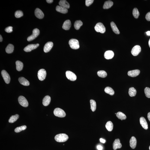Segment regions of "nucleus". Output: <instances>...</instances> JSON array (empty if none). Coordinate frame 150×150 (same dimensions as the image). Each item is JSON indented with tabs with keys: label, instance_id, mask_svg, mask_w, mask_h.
<instances>
[{
	"label": "nucleus",
	"instance_id": "f257e3e1",
	"mask_svg": "<svg viewBox=\"0 0 150 150\" xmlns=\"http://www.w3.org/2000/svg\"><path fill=\"white\" fill-rule=\"evenodd\" d=\"M68 138V136L64 133H61L57 135L55 137V140L59 142H63L66 141Z\"/></svg>",
	"mask_w": 150,
	"mask_h": 150
},
{
	"label": "nucleus",
	"instance_id": "f03ea898",
	"mask_svg": "<svg viewBox=\"0 0 150 150\" xmlns=\"http://www.w3.org/2000/svg\"><path fill=\"white\" fill-rule=\"evenodd\" d=\"M69 44L72 49H76L79 48V42L76 39H72L69 41Z\"/></svg>",
	"mask_w": 150,
	"mask_h": 150
},
{
	"label": "nucleus",
	"instance_id": "7ed1b4c3",
	"mask_svg": "<svg viewBox=\"0 0 150 150\" xmlns=\"http://www.w3.org/2000/svg\"><path fill=\"white\" fill-rule=\"evenodd\" d=\"M94 29L97 32H100L103 34L105 32L106 28L104 25L101 22H98L97 24L95 27Z\"/></svg>",
	"mask_w": 150,
	"mask_h": 150
},
{
	"label": "nucleus",
	"instance_id": "20e7f679",
	"mask_svg": "<svg viewBox=\"0 0 150 150\" xmlns=\"http://www.w3.org/2000/svg\"><path fill=\"white\" fill-rule=\"evenodd\" d=\"M53 113L55 116L59 117H64L66 115V114L64 111L59 108L55 109Z\"/></svg>",
	"mask_w": 150,
	"mask_h": 150
},
{
	"label": "nucleus",
	"instance_id": "39448f33",
	"mask_svg": "<svg viewBox=\"0 0 150 150\" xmlns=\"http://www.w3.org/2000/svg\"><path fill=\"white\" fill-rule=\"evenodd\" d=\"M40 30L37 28H35L33 31L32 35L28 37L27 40L28 41H30L34 40L40 34Z\"/></svg>",
	"mask_w": 150,
	"mask_h": 150
},
{
	"label": "nucleus",
	"instance_id": "423d86ee",
	"mask_svg": "<svg viewBox=\"0 0 150 150\" xmlns=\"http://www.w3.org/2000/svg\"><path fill=\"white\" fill-rule=\"evenodd\" d=\"M46 75V71L44 69H41L39 70L38 73V76L39 79L42 81L45 79Z\"/></svg>",
	"mask_w": 150,
	"mask_h": 150
},
{
	"label": "nucleus",
	"instance_id": "0eeeda50",
	"mask_svg": "<svg viewBox=\"0 0 150 150\" xmlns=\"http://www.w3.org/2000/svg\"><path fill=\"white\" fill-rule=\"evenodd\" d=\"M19 102L21 105L24 107H27L28 105V103L27 100L23 96H21L19 97Z\"/></svg>",
	"mask_w": 150,
	"mask_h": 150
},
{
	"label": "nucleus",
	"instance_id": "6e6552de",
	"mask_svg": "<svg viewBox=\"0 0 150 150\" xmlns=\"http://www.w3.org/2000/svg\"><path fill=\"white\" fill-rule=\"evenodd\" d=\"M66 76L69 80L74 81L76 80L77 77L75 74L70 71H67L66 72Z\"/></svg>",
	"mask_w": 150,
	"mask_h": 150
},
{
	"label": "nucleus",
	"instance_id": "1a4fd4ad",
	"mask_svg": "<svg viewBox=\"0 0 150 150\" xmlns=\"http://www.w3.org/2000/svg\"><path fill=\"white\" fill-rule=\"evenodd\" d=\"M1 75L3 78L4 82L8 84L10 83V78L9 75L5 70H2L1 72Z\"/></svg>",
	"mask_w": 150,
	"mask_h": 150
},
{
	"label": "nucleus",
	"instance_id": "9d476101",
	"mask_svg": "<svg viewBox=\"0 0 150 150\" xmlns=\"http://www.w3.org/2000/svg\"><path fill=\"white\" fill-rule=\"evenodd\" d=\"M39 45V44L37 43L36 44H31L28 45L24 49V51L26 52L31 51L34 49H36Z\"/></svg>",
	"mask_w": 150,
	"mask_h": 150
},
{
	"label": "nucleus",
	"instance_id": "9b49d317",
	"mask_svg": "<svg viewBox=\"0 0 150 150\" xmlns=\"http://www.w3.org/2000/svg\"><path fill=\"white\" fill-rule=\"evenodd\" d=\"M141 48L139 45L135 46L132 49L131 51L132 54L133 56H137L141 52Z\"/></svg>",
	"mask_w": 150,
	"mask_h": 150
},
{
	"label": "nucleus",
	"instance_id": "f8f14e48",
	"mask_svg": "<svg viewBox=\"0 0 150 150\" xmlns=\"http://www.w3.org/2000/svg\"><path fill=\"white\" fill-rule=\"evenodd\" d=\"M34 14L36 17L40 19H42L44 16L42 11L39 8H38L36 9L34 11Z\"/></svg>",
	"mask_w": 150,
	"mask_h": 150
},
{
	"label": "nucleus",
	"instance_id": "ddd939ff",
	"mask_svg": "<svg viewBox=\"0 0 150 150\" xmlns=\"http://www.w3.org/2000/svg\"><path fill=\"white\" fill-rule=\"evenodd\" d=\"M53 43L52 42H48L45 45L43 50L45 52H48L52 49L53 46Z\"/></svg>",
	"mask_w": 150,
	"mask_h": 150
},
{
	"label": "nucleus",
	"instance_id": "4468645a",
	"mask_svg": "<svg viewBox=\"0 0 150 150\" xmlns=\"http://www.w3.org/2000/svg\"><path fill=\"white\" fill-rule=\"evenodd\" d=\"M114 52L112 51L109 50L105 52L104 56L105 58L107 60L113 58L114 56Z\"/></svg>",
	"mask_w": 150,
	"mask_h": 150
},
{
	"label": "nucleus",
	"instance_id": "2eb2a0df",
	"mask_svg": "<svg viewBox=\"0 0 150 150\" xmlns=\"http://www.w3.org/2000/svg\"><path fill=\"white\" fill-rule=\"evenodd\" d=\"M122 147V145L120 142L119 139H115L113 143V148L114 150H116L118 148H121Z\"/></svg>",
	"mask_w": 150,
	"mask_h": 150
},
{
	"label": "nucleus",
	"instance_id": "dca6fc26",
	"mask_svg": "<svg viewBox=\"0 0 150 150\" xmlns=\"http://www.w3.org/2000/svg\"><path fill=\"white\" fill-rule=\"evenodd\" d=\"M140 70H135L129 71L128 73V75L129 76L131 77H135L139 75L140 74Z\"/></svg>",
	"mask_w": 150,
	"mask_h": 150
},
{
	"label": "nucleus",
	"instance_id": "f3484780",
	"mask_svg": "<svg viewBox=\"0 0 150 150\" xmlns=\"http://www.w3.org/2000/svg\"><path fill=\"white\" fill-rule=\"evenodd\" d=\"M141 125L145 130L148 129V124L145 118L143 117H141L139 119Z\"/></svg>",
	"mask_w": 150,
	"mask_h": 150
},
{
	"label": "nucleus",
	"instance_id": "a211bd4d",
	"mask_svg": "<svg viewBox=\"0 0 150 150\" xmlns=\"http://www.w3.org/2000/svg\"><path fill=\"white\" fill-rule=\"evenodd\" d=\"M71 26V22L69 20H67L64 22L62 26L63 29L65 30H69Z\"/></svg>",
	"mask_w": 150,
	"mask_h": 150
},
{
	"label": "nucleus",
	"instance_id": "6ab92c4d",
	"mask_svg": "<svg viewBox=\"0 0 150 150\" xmlns=\"http://www.w3.org/2000/svg\"><path fill=\"white\" fill-rule=\"evenodd\" d=\"M19 81L21 84L25 86H28L30 85V82L27 79L23 77H20L19 79Z\"/></svg>",
	"mask_w": 150,
	"mask_h": 150
},
{
	"label": "nucleus",
	"instance_id": "aec40b11",
	"mask_svg": "<svg viewBox=\"0 0 150 150\" xmlns=\"http://www.w3.org/2000/svg\"><path fill=\"white\" fill-rule=\"evenodd\" d=\"M136 143L137 141L136 138L134 136H132L130 141V146L132 149H134L136 147Z\"/></svg>",
	"mask_w": 150,
	"mask_h": 150
},
{
	"label": "nucleus",
	"instance_id": "412c9836",
	"mask_svg": "<svg viewBox=\"0 0 150 150\" xmlns=\"http://www.w3.org/2000/svg\"><path fill=\"white\" fill-rule=\"evenodd\" d=\"M59 4L60 6L64 8L67 9H69L70 7L69 4L65 0H61L59 1Z\"/></svg>",
	"mask_w": 150,
	"mask_h": 150
},
{
	"label": "nucleus",
	"instance_id": "4be33fe9",
	"mask_svg": "<svg viewBox=\"0 0 150 150\" xmlns=\"http://www.w3.org/2000/svg\"><path fill=\"white\" fill-rule=\"evenodd\" d=\"M56 9L57 11L59 12L64 14L67 13L68 12V9L61 6H60L58 5L56 7Z\"/></svg>",
	"mask_w": 150,
	"mask_h": 150
},
{
	"label": "nucleus",
	"instance_id": "5701e85b",
	"mask_svg": "<svg viewBox=\"0 0 150 150\" xmlns=\"http://www.w3.org/2000/svg\"><path fill=\"white\" fill-rule=\"evenodd\" d=\"M51 97L47 95L45 97L43 100V104L45 106H47L49 105L51 101Z\"/></svg>",
	"mask_w": 150,
	"mask_h": 150
},
{
	"label": "nucleus",
	"instance_id": "b1692460",
	"mask_svg": "<svg viewBox=\"0 0 150 150\" xmlns=\"http://www.w3.org/2000/svg\"><path fill=\"white\" fill-rule=\"evenodd\" d=\"M111 26V27L112 31L117 34H120V32L117 27L116 24L113 22H112L110 23Z\"/></svg>",
	"mask_w": 150,
	"mask_h": 150
},
{
	"label": "nucleus",
	"instance_id": "393cba45",
	"mask_svg": "<svg viewBox=\"0 0 150 150\" xmlns=\"http://www.w3.org/2000/svg\"><path fill=\"white\" fill-rule=\"evenodd\" d=\"M16 70L18 71H21L23 67L22 63L20 61H16Z\"/></svg>",
	"mask_w": 150,
	"mask_h": 150
},
{
	"label": "nucleus",
	"instance_id": "a878e982",
	"mask_svg": "<svg viewBox=\"0 0 150 150\" xmlns=\"http://www.w3.org/2000/svg\"><path fill=\"white\" fill-rule=\"evenodd\" d=\"M113 2L112 1L109 0L105 1L103 6V8L104 9H108L110 8L113 5Z\"/></svg>",
	"mask_w": 150,
	"mask_h": 150
},
{
	"label": "nucleus",
	"instance_id": "bb28decb",
	"mask_svg": "<svg viewBox=\"0 0 150 150\" xmlns=\"http://www.w3.org/2000/svg\"><path fill=\"white\" fill-rule=\"evenodd\" d=\"M14 49V46L12 44H9L5 49L6 52L8 53H11L12 52Z\"/></svg>",
	"mask_w": 150,
	"mask_h": 150
},
{
	"label": "nucleus",
	"instance_id": "cd10ccee",
	"mask_svg": "<svg viewBox=\"0 0 150 150\" xmlns=\"http://www.w3.org/2000/svg\"><path fill=\"white\" fill-rule=\"evenodd\" d=\"M105 127L108 131H112L113 128V124L111 121H108L106 124Z\"/></svg>",
	"mask_w": 150,
	"mask_h": 150
},
{
	"label": "nucleus",
	"instance_id": "c85d7f7f",
	"mask_svg": "<svg viewBox=\"0 0 150 150\" xmlns=\"http://www.w3.org/2000/svg\"><path fill=\"white\" fill-rule=\"evenodd\" d=\"M116 116L118 119L122 120H125L126 119L127 117L126 115L123 112H118L116 114Z\"/></svg>",
	"mask_w": 150,
	"mask_h": 150
},
{
	"label": "nucleus",
	"instance_id": "c756f323",
	"mask_svg": "<svg viewBox=\"0 0 150 150\" xmlns=\"http://www.w3.org/2000/svg\"><path fill=\"white\" fill-rule=\"evenodd\" d=\"M128 94L131 97H135L136 94V91L134 88H130L129 89Z\"/></svg>",
	"mask_w": 150,
	"mask_h": 150
},
{
	"label": "nucleus",
	"instance_id": "7c9ffc66",
	"mask_svg": "<svg viewBox=\"0 0 150 150\" xmlns=\"http://www.w3.org/2000/svg\"><path fill=\"white\" fill-rule=\"evenodd\" d=\"M82 24L83 23L82 21L80 20L76 21L74 24L75 28L76 30H78L82 26Z\"/></svg>",
	"mask_w": 150,
	"mask_h": 150
},
{
	"label": "nucleus",
	"instance_id": "2f4dec72",
	"mask_svg": "<svg viewBox=\"0 0 150 150\" xmlns=\"http://www.w3.org/2000/svg\"><path fill=\"white\" fill-rule=\"evenodd\" d=\"M105 91L106 93L113 95L115 94V92L112 88L109 87H106L105 89Z\"/></svg>",
	"mask_w": 150,
	"mask_h": 150
},
{
	"label": "nucleus",
	"instance_id": "473e14b6",
	"mask_svg": "<svg viewBox=\"0 0 150 150\" xmlns=\"http://www.w3.org/2000/svg\"><path fill=\"white\" fill-rule=\"evenodd\" d=\"M19 118V115L18 114H16L15 115H13L10 117L9 120V122L10 123H12L16 121Z\"/></svg>",
	"mask_w": 150,
	"mask_h": 150
},
{
	"label": "nucleus",
	"instance_id": "72a5a7b5",
	"mask_svg": "<svg viewBox=\"0 0 150 150\" xmlns=\"http://www.w3.org/2000/svg\"><path fill=\"white\" fill-rule=\"evenodd\" d=\"M90 102L91 106V109L93 112H94L96 109V103L95 101L93 100H90Z\"/></svg>",
	"mask_w": 150,
	"mask_h": 150
},
{
	"label": "nucleus",
	"instance_id": "f704fd0d",
	"mask_svg": "<svg viewBox=\"0 0 150 150\" xmlns=\"http://www.w3.org/2000/svg\"><path fill=\"white\" fill-rule=\"evenodd\" d=\"M97 74L100 77L102 78L106 77L107 76V73L103 70H100L98 72Z\"/></svg>",
	"mask_w": 150,
	"mask_h": 150
},
{
	"label": "nucleus",
	"instance_id": "c9c22d12",
	"mask_svg": "<svg viewBox=\"0 0 150 150\" xmlns=\"http://www.w3.org/2000/svg\"><path fill=\"white\" fill-rule=\"evenodd\" d=\"M27 127L26 125H23L20 127L16 128L15 130V131L16 133H19L26 129Z\"/></svg>",
	"mask_w": 150,
	"mask_h": 150
},
{
	"label": "nucleus",
	"instance_id": "e433bc0d",
	"mask_svg": "<svg viewBox=\"0 0 150 150\" xmlns=\"http://www.w3.org/2000/svg\"><path fill=\"white\" fill-rule=\"evenodd\" d=\"M133 15L135 18L137 19L138 18L139 15V13L138 9L135 8L133 10Z\"/></svg>",
	"mask_w": 150,
	"mask_h": 150
},
{
	"label": "nucleus",
	"instance_id": "4c0bfd02",
	"mask_svg": "<svg viewBox=\"0 0 150 150\" xmlns=\"http://www.w3.org/2000/svg\"><path fill=\"white\" fill-rule=\"evenodd\" d=\"M23 13L22 11L20 10H18L15 13V16L16 18H20L23 16Z\"/></svg>",
	"mask_w": 150,
	"mask_h": 150
},
{
	"label": "nucleus",
	"instance_id": "58836bf2",
	"mask_svg": "<svg viewBox=\"0 0 150 150\" xmlns=\"http://www.w3.org/2000/svg\"><path fill=\"white\" fill-rule=\"evenodd\" d=\"M145 96L148 98H150V88L148 87L145 88L144 90Z\"/></svg>",
	"mask_w": 150,
	"mask_h": 150
},
{
	"label": "nucleus",
	"instance_id": "ea45409f",
	"mask_svg": "<svg viewBox=\"0 0 150 150\" xmlns=\"http://www.w3.org/2000/svg\"><path fill=\"white\" fill-rule=\"evenodd\" d=\"M94 1V0H86L85 1V4L86 6H89L93 4Z\"/></svg>",
	"mask_w": 150,
	"mask_h": 150
},
{
	"label": "nucleus",
	"instance_id": "a19ab883",
	"mask_svg": "<svg viewBox=\"0 0 150 150\" xmlns=\"http://www.w3.org/2000/svg\"><path fill=\"white\" fill-rule=\"evenodd\" d=\"M5 31L7 33H11L13 31V27L11 26L7 27L5 28Z\"/></svg>",
	"mask_w": 150,
	"mask_h": 150
},
{
	"label": "nucleus",
	"instance_id": "79ce46f5",
	"mask_svg": "<svg viewBox=\"0 0 150 150\" xmlns=\"http://www.w3.org/2000/svg\"><path fill=\"white\" fill-rule=\"evenodd\" d=\"M145 18L147 20L150 21V12H148L146 14L145 16Z\"/></svg>",
	"mask_w": 150,
	"mask_h": 150
},
{
	"label": "nucleus",
	"instance_id": "37998d69",
	"mask_svg": "<svg viewBox=\"0 0 150 150\" xmlns=\"http://www.w3.org/2000/svg\"><path fill=\"white\" fill-rule=\"evenodd\" d=\"M97 149L98 150H102L103 149V147L101 145H98L97 146Z\"/></svg>",
	"mask_w": 150,
	"mask_h": 150
},
{
	"label": "nucleus",
	"instance_id": "c03bdc74",
	"mask_svg": "<svg viewBox=\"0 0 150 150\" xmlns=\"http://www.w3.org/2000/svg\"><path fill=\"white\" fill-rule=\"evenodd\" d=\"M100 142L103 143H105L106 142V141L103 139L101 138L100 139Z\"/></svg>",
	"mask_w": 150,
	"mask_h": 150
},
{
	"label": "nucleus",
	"instance_id": "a18cd8bd",
	"mask_svg": "<svg viewBox=\"0 0 150 150\" xmlns=\"http://www.w3.org/2000/svg\"><path fill=\"white\" fill-rule=\"evenodd\" d=\"M46 1L48 3L51 4L53 2V0H46Z\"/></svg>",
	"mask_w": 150,
	"mask_h": 150
},
{
	"label": "nucleus",
	"instance_id": "49530a36",
	"mask_svg": "<svg viewBox=\"0 0 150 150\" xmlns=\"http://www.w3.org/2000/svg\"><path fill=\"white\" fill-rule=\"evenodd\" d=\"M147 117L150 122V112H148L147 115Z\"/></svg>",
	"mask_w": 150,
	"mask_h": 150
},
{
	"label": "nucleus",
	"instance_id": "de8ad7c7",
	"mask_svg": "<svg viewBox=\"0 0 150 150\" xmlns=\"http://www.w3.org/2000/svg\"><path fill=\"white\" fill-rule=\"evenodd\" d=\"M146 33L147 35H148L150 36V31H147V32H146Z\"/></svg>",
	"mask_w": 150,
	"mask_h": 150
},
{
	"label": "nucleus",
	"instance_id": "09e8293b",
	"mask_svg": "<svg viewBox=\"0 0 150 150\" xmlns=\"http://www.w3.org/2000/svg\"><path fill=\"white\" fill-rule=\"evenodd\" d=\"M3 38L1 35H0V41L1 42L2 41Z\"/></svg>",
	"mask_w": 150,
	"mask_h": 150
},
{
	"label": "nucleus",
	"instance_id": "8fccbe9b",
	"mask_svg": "<svg viewBox=\"0 0 150 150\" xmlns=\"http://www.w3.org/2000/svg\"><path fill=\"white\" fill-rule=\"evenodd\" d=\"M148 44H149V45L150 47V39L149 40V42H148Z\"/></svg>",
	"mask_w": 150,
	"mask_h": 150
},
{
	"label": "nucleus",
	"instance_id": "3c124183",
	"mask_svg": "<svg viewBox=\"0 0 150 150\" xmlns=\"http://www.w3.org/2000/svg\"><path fill=\"white\" fill-rule=\"evenodd\" d=\"M149 149H150V146H149Z\"/></svg>",
	"mask_w": 150,
	"mask_h": 150
}]
</instances>
